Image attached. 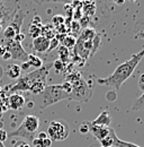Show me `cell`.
<instances>
[{
    "label": "cell",
    "mask_w": 144,
    "mask_h": 147,
    "mask_svg": "<svg viewBox=\"0 0 144 147\" xmlns=\"http://www.w3.org/2000/svg\"><path fill=\"white\" fill-rule=\"evenodd\" d=\"M144 58V49L141 50L140 52L133 55L128 60H126L125 62L121 63L110 76H108L106 78H99L97 80L98 84L100 85H105L115 88L116 91H119L122 85L126 82V79H128V77L133 74L135 70L136 66L140 63V61Z\"/></svg>",
    "instance_id": "6da1fadb"
},
{
    "label": "cell",
    "mask_w": 144,
    "mask_h": 147,
    "mask_svg": "<svg viewBox=\"0 0 144 147\" xmlns=\"http://www.w3.org/2000/svg\"><path fill=\"white\" fill-rule=\"evenodd\" d=\"M65 82L71 84V93L69 95V100L88 102L92 96V90L83 79V77L80 75V73L74 71L69 74L65 77Z\"/></svg>",
    "instance_id": "7a4b0ae2"
},
{
    "label": "cell",
    "mask_w": 144,
    "mask_h": 147,
    "mask_svg": "<svg viewBox=\"0 0 144 147\" xmlns=\"http://www.w3.org/2000/svg\"><path fill=\"white\" fill-rule=\"evenodd\" d=\"M52 68V63H47L45 66H43L39 69H36L34 71L26 74L24 76H20L17 79L16 84L10 86V92H19V91H28L29 87L36 83V82H46V78L49 76L50 69Z\"/></svg>",
    "instance_id": "3957f363"
},
{
    "label": "cell",
    "mask_w": 144,
    "mask_h": 147,
    "mask_svg": "<svg viewBox=\"0 0 144 147\" xmlns=\"http://www.w3.org/2000/svg\"><path fill=\"white\" fill-rule=\"evenodd\" d=\"M37 104L39 110H44L55 103L63 101V100H69V93L64 90V87L61 85H51L46 86L44 91L38 95Z\"/></svg>",
    "instance_id": "277c9868"
},
{
    "label": "cell",
    "mask_w": 144,
    "mask_h": 147,
    "mask_svg": "<svg viewBox=\"0 0 144 147\" xmlns=\"http://www.w3.org/2000/svg\"><path fill=\"white\" fill-rule=\"evenodd\" d=\"M39 127V119L35 114H27L24 120L21 121L20 126L13 132L8 135V137L14 138V137H20L26 139L28 143H32L33 139L35 138L37 129Z\"/></svg>",
    "instance_id": "5b68a950"
},
{
    "label": "cell",
    "mask_w": 144,
    "mask_h": 147,
    "mask_svg": "<svg viewBox=\"0 0 144 147\" xmlns=\"http://www.w3.org/2000/svg\"><path fill=\"white\" fill-rule=\"evenodd\" d=\"M46 134L52 142H61V140H65L69 137L70 130L65 121L55 120L49 125Z\"/></svg>",
    "instance_id": "8992f818"
},
{
    "label": "cell",
    "mask_w": 144,
    "mask_h": 147,
    "mask_svg": "<svg viewBox=\"0 0 144 147\" xmlns=\"http://www.w3.org/2000/svg\"><path fill=\"white\" fill-rule=\"evenodd\" d=\"M5 48L11 55V59L13 60H17V61H21V62L28 61V53L24 50L21 44L18 43L17 41H15V40H7Z\"/></svg>",
    "instance_id": "52a82bcc"
},
{
    "label": "cell",
    "mask_w": 144,
    "mask_h": 147,
    "mask_svg": "<svg viewBox=\"0 0 144 147\" xmlns=\"http://www.w3.org/2000/svg\"><path fill=\"white\" fill-rule=\"evenodd\" d=\"M86 125H87V127H88V130H89L90 132H91V134H92L99 142H101L104 138H106L107 136H109L110 132H111V130H113L110 127L92 125L91 122H87Z\"/></svg>",
    "instance_id": "ba28073f"
},
{
    "label": "cell",
    "mask_w": 144,
    "mask_h": 147,
    "mask_svg": "<svg viewBox=\"0 0 144 147\" xmlns=\"http://www.w3.org/2000/svg\"><path fill=\"white\" fill-rule=\"evenodd\" d=\"M25 105V97L18 93H13L8 97V108L11 110H19Z\"/></svg>",
    "instance_id": "9c48e42d"
},
{
    "label": "cell",
    "mask_w": 144,
    "mask_h": 147,
    "mask_svg": "<svg viewBox=\"0 0 144 147\" xmlns=\"http://www.w3.org/2000/svg\"><path fill=\"white\" fill-rule=\"evenodd\" d=\"M33 48L36 52H39V53L46 52L50 49V40L39 35L33 40Z\"/></svg>",
    "instance_id": "30bf717a"
},
{
    "label": "cell",
    "mask_w": 144,
    "mask_h": 147,
    "mask_svg": "<svg viewBox=\"0 0 144 147\" xmlns=\"http://www.w3.org/2000/svg\"><path fill=\"white\" fill-rule=\"evenodd\" d=\"M110 122H111V118L109 115V112H107V111H103L93 121H91L92 125L105 126V127H109Z\"/></svg>",
    "instance_id": "8fae6325"
},
{
    "label": "cell",
    "mask_w": 144,
    "mask_h": 147,
    "mask_svg": "<svg viewBox=\"0 0 144 147\" xmlns=\"http://www.w3.org/2000/svg\"><path fill=\"white\" fill-rule=\"evenodd\" d=\"M6 75L10 79H18L21 76V68H20V66H18L16 63L9 65L7 67V69H6Z\"/></svg>",
    "instance_id": "7c38bea8"
},
{
    "label": "cell",
    "mask_w": 144,
    "mask_h": 147,
    "mask_svg": "<svg viewBox=\"0 0 144 147\" xmlns=\"http://www.w3.org/2000/svg\"><path fill=\"white\" fill-rule=\"evenodd\" d=\"M24 13L21 11V10H18L17 13H16V15H15V17L13 19V22L10 23V26L11 27H14L15 28V31L18 33H20V26H21V23H23V20H24Z\"/></svg>",
    "instance_id": "4fadbf2b"
},
{
    "label": "cell",
    "mask_w": 144,
    "mask_h": 147,
    "mask_svg": "<svg viewBox=\"0 0 144 147\" xmlns=\"http://www.w3.org/2000/svg\"><path fill=\"white\" fill-rule=\"evenodd\" d=\"M46 87V82H42V80H39V82H36L34 83L31 87H29V92L33 93L34 95H39L41 93L44 91V88Z\"/></svg>",
    "instance_id": "5bb4252c"
},
{
    "label": "cell",
    "mask_w": 144,
    "mask_h": 147,
    "mask_svg": "<svg viewBox=\"0 0 144 147\" xmlns=\"http://www.w3.org/2000/svg\"><path fill=\"white\" fill-rule=\"evenodd\" d=\"M27 62L29 63L31 67L36 68V69H39V68L43 67V61H42V59L38 58V57L35 55H28V61H27Z\"/></svg>",
    "instance_id": "9a60e30c"
},
{
    "label": "cell",
    "mask_w": 144,
    "mask_h": 147,
    "mask_svg": "<svg viewBox=\"0 0 144 147\" xmlns=\"http://www.w3.org/2000/svg\"><path fill=\"white\" fill-rule=\"evenodd\" d=\"M61 43H62V45H63L64 48H67V49H72V48H74L75 44H77V38L73 36V35H64L63 40L61 41Z\"/></svg>",
    "instance_id": "2e32d148"
},
{
    "label": "cell",
    "mask_w": 144,
    "mask_h": 147,
    "mask_svg": "<svg viewBox=\"0 0 144 147\" xmlns=\"http://www.w3.org/2000/svg\"><path fill=\"white\" fill-rule=\"evenodd\" d=\"M52 140L50 138H44V139H39V138H34L32 144L34 147H51L52 146Z\"/></svg>",
    "instance_id": "e0dca14e"
},
{
    "label": "cell",
    "mask_w": 144,
    "mask_h": 147,
    "mask_svg": "<svg viewBox=\"0 0 144 147\" xmlns=\"http://www.w3.org/2000/svg\"><path fill=\"white\" fill-rule=\"evenodd\" d=\"M69 59H70V52H69V49L64 48L63 45L59 47V60H61L62 62L67 63V62H69Z\"/></svg>",
    "instance_id": "ac0fdd59"
},
{
    "label": "cell",
    "mask_w": 144,
    "mask_h": 147,
    "mask_svg": "<svg viewBox=\"0 0 144 147\" xmlns=\"http://www.w3.org/2000/svg\"><path fill=\"white\" fill-rule=\"evenodd\" d=\"M115 137H116V132H115V130L113 129L111 130V132H110V135L107 136L106 138H104L100 143H101V146L103 147H111L114 146V140H115Z\"/></svg>",
    "instance_id": "d6986e66"
},
{
    "label": "cell",
    "mask_w": 144,
    "mask_h": 147,
    "mask_svg": "<svg viewBox=\"0 0 144 147\" xmlns=\"http://www.w3.org/2000/svg\"><path fill=\"white\" fill-rule=\"evenodd\" d=\"M3 35L6 37V40H14V38L16 37V35H17V32L15 31L14 27H11V26L9 25V26H7V27L5 28Z\"/></svg>",
    "instance_id": "ffe728a7"
},
{
    "label": "cell",
    "mask_w": 144,
    "mask_h": 147,
    "mask_svg": "<svg viewBox=\"0 0 144 147\" xmlns=\"http://www.w3.org/2000/svg\"><path fill=\"white\" fill-rule=\"evenodd\" d=\"M114 146H116V147H141V146H139V145H136V144H133V143H128V142L121 140L117 136L115 137Z\"/></svg>",
    "instance_id": "44dd1931"
},
{
    "label": "cell",
    "mask_w": 144,
    "mask_h": 147,
    "mask_svg": "<svg viewBox=\"0 0 144 147\" xmlns=\"http://www.w3.org/2000/svg\"><path fill=\"white\" fill-rule=\"evenodd\" d=\"M132 110L133 111L144 110V92L139 98H136V101L134 102V104L132 107Z\"/></svg>",
    "instance_id": "7402d4cb"
},
{
    "label": "cell",
    "mask_w": 144,
    "mask_h": 147,
    "mask_svg": "<svg viewBox=\"0 0 144 147\" xmlns=\"http://www.w3.org/2000/svg\"><path fill=\"white\" fill-rule=\"evenodd\" d=\"M41 28H42V26H39V24L37 25V24H32L31 25V27H29V33H31V35L33 38H36V37L39 36V34H41Z\"/></svg>",
    "instance_id": "603a6c76"
},
{
    "label": "cell",
    "mask_w": 144,
    "mask_h": 147,
    "mask_svg": "<svg viewBox=\"0 0 144 147\" xmlns=\"http://www.w3.org/2000/svg\"><path fill=\"white\" fill-rule=\"evenodd\" d=\"M52 67L54 68V70L56 71L57 74L60 73H63L64 70H65V63L64 62H62L61 60H55L53 63H52Z\"/></svg>",
    "instance_id": "cb8c5ba5"
},
{
    "label": "cell",
    "mask_w": 144,
    "mask_h": 147,
    "mask_svg": "<svg viewBox=\"0 0 144 147\" xmlns=\"http://www.w3.org/2000/svg\"><path fill=\"white\" fill-rule=\"evenodd\" d=\"M57 47H60V41H59V38H57V37L51 38V40H50V49H49V51H52V50H54V49L57 48Z\"/></svg>",
    "instance_id": "d4e9b609"
},
{
    "label": "cell",
    "mask_w": 144,
    "mask_h": 147,
    "mask_svg": "<svg viewBox=\"0 0 144 147\" xmlns=\"http://www.w3.org/2000/svg\"><path fill=\"white\" fill-rule=\"evenodd\" d=\"M52 22H53V24L55 26H57V25H63V22H64V18H63V16H61V15H55L52 19Z\"/></svg>",
    "instance_id": "484cf974"
},
{
    "label": "cell",
    "mask_w": 144,
    "mask_h": 147,
    "mask_svg": "<svg viewBox=\"0 0 144 147\" xmlns=\"http://www.w3.org/2000/svg\"><path fill=\"white\" fill-rule=\"evenodd\" d=\"M8 138V134L5 129L0 128V143L3 144V142H6V139Z\"/></svg>",
    "instance_id": "4316f807"
},
{
    "label": "cell",
    "mask_w": 144,
    "mask_h": 147,
    "mask_svg": "<svg viewBox=\"0 0 144 147\" xmlns=\"http://www.w3.org/2000/svg\"><path fill=\"white\" fill-rule=\"evenodd\" d=\"M14 147H31V145H29V143H27V142L20 140V142H16V144L14 145Z\"/></svg>",
    "instance_id": "83f0119b"
},
{
    "label": "cell",
    "mask_w": 144,
    "mask_h": 147,
    "mask_svg": "<svg viewBox=\"0 0 144 147\" xmlns=\"http://www.w3.org/2000/svg\"><path fill=\"white\" fill-rule=\"evenodd\" d=\"M139 88L144 92V74H142L139 77Z\"/></svg>",
    "instance_id": "f1b7e54d"
},
{
    "label": "cell",
    "mask_w": 144,
    "mask_h": 147,
    "mask_svg": "<svg viewBox=\"0 0 144 147\" xmlns=\"http://www.w3.org/2000/svg\"><path fill=\"white\" fill-rule=\"evenodd\" d=\"M36 138H39V139H44V138H49L47 134L45 131H41L38 134H36Z\"/></svg>",
    "instance_id": "f546056e"
},
{
    "label": "cell",
    "mask_w": 144,
    "mask_h": 147,
    "mask_svg": "<svg viewBox=\"0 0 144 147\" xmlns=\"http://www.w3.org/2000/svg\"><path fill=\"white\" fill-rule=\"evenodd\" d=\"M24 38H25V35H24L23 33H18L14 40H15V41H17L18 43H21V42L24 41Z\"/></svg>",
    "instance_id": "4dcf8cb0"
},
{
    "label": "cell",
    "mask_w": 144,
    "mask_h": 147,
    "mask_svg": "<svg viewBox=\"0 0 144 147\" xmlns=\"http://www.w3.org/2000/svg\"><path fill=\"white\" fill-rule=\"evenodd\" d=\"M107 96H108V100H109V101H115V100H116V93L114 92V91L108 92Z\"/></svg>",
    "instance_id": "1f68e13d"
},
{
    "label": "cell",
    "mask_w": 144,
    "mask_h": 147,
    "mask_svg": "<svg viewBox=\"0 0 144 147\" xmlns=\"http://www.w3.org/2000/svg\"><path fill=\"white\" fill-rule=\"evenodd\" d=\"M2 59H3V60H9V59H11V55H10L8 51H6L5 55H2Z\"/></svg>",
    "instance_id": "d6a6232c"
},
{
    "label": "cell",
    "mask_w": 144,
    "mask_h": 147,
    "mask_svg": "<svg viewBox=\"0 0 144 147\" xmlns=\"http://www.w3.org/2000/svg\"><path fill=\"white\" fill-rule=\"evenodd\" d=\"M6 51H7V50H6L5 45H3V44H0V57H1V58H2V55H5Z\"/></svg>",
    "instance_id": "836d02e7"
},
{
    "label": "cell",
    "mask_w": 144,
    "mask_h": 147,
    "mask_svg": "<svg viewBox=\"0 0 144 147\" xmlns=\"http://www.w3.org/2000/svg\"><path fill=\"white\" fill-rule=\"evenodd\" d=\"M115 3H117V5H123L124 2H125V0H113Z\"/></svg>",
    "instance_id": "e575fe53"
},
{
    "label": "cell",
    "mask_w": 144,
    "mask_h": 147,
    "mask_svg": "<svg viewBox=\"0 0 144 147\" xmlns=\"http://www.w3.org/2000/svg\"><path fill=\"white\" fill-rule=\"evenodd\" d=\"M3 74H5V70H3V68L0 66V80H1V78H2V76H3Z\"/></svg>",
    "instance_id": "d590c367"
},
{
    "label": "cell",
    "mask_w": 144,
    "mask_h": 147,
    "mask_svg": "<svg viewBox=\"0 0 144 147\" xmlns=\"http://www.w3.org/2000/svg\"><path fill=\"white\" fill-rule=\"evenodd\" d=\"M0 147H6V146H5V145H3L2 143H0Z\"/></svg>",
    "instance_id": "8d00e7d4"
},
{
    "label": "cell",
    "mask_w": 144,
    "mask_h": 147,
    "mask_svg": "<svg viewBox=\"0 0 144 147\" xmlns=\"http://www.w3.org/2000/svg\"><path fill=\"white\" fill-rule=\"evenodd\" d=\"M129 1H132V2H134V1H137V0H129Z\"/></svg>",
    "instance_id": "74e56055"
},
{
    "label": "cell",
    "mask_w": 144,
    "mask_h": 147,
    "mask_svg": "<svg viewBox=\"0 0 144 147\" xmlns=\"http://www.w3.org/2000/svg\"><path fill=\"white\" fill-rule=\"evenodd\" d=\"M100 147H103V146H100Z\"/></svg>",
    "instance_id": "f35d334b"
}]
</instances>
